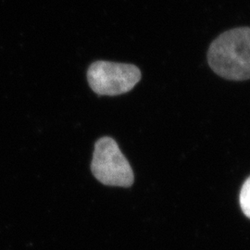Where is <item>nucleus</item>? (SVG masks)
Segmentation results:
<instances>
[{
    "mask_svg": "<svg viewBox=\"0 0 250 250\" xmlns=\"http://www.w3.org/2000/svg\"><path fill=\"white\" fill-rule=\"evenodd\" d=\"M91 170L103 185L129 188L134 183V172L116 141L110 137L100 138L95 145Z\"/></svg>",
    "mask_w": 250,
    "mask_h": 250,
    "instance_id": "f03ea898",
    "label": "nucleus"
},
{
    "mask_svg": "<svg viewBox=\"0 0 250 250\" xmlns=\"http://www.w3.org/2000/svg\"><path fill=\"white\" fill-rule=\"evenodd\" d=\"M87 80L95 93L113 97L133 89L141 80V72L133 64L101 61L90 66Z\"/></svg>",
    "mask_w": 250,
    "mask_h": 250,
    "instance_id": "7ed1b4c3",
    "label": "nucleus"
},
{
    "mask_svg": "<svg viewBox=\"0 0 250 250\" xmlns=\"http://www.w3.org/2000/svg\"><path fill=\"white\" fill-rule=\"evenodd\" d=\"M240 206L242 210L250 219V177L246 180L240 191Z\"/></svg>",
    "mask_w": 250,
    "mask_h": 250,
    "instance_id": "20e7f679",
    "label": "nucleus"
},
{
    "mask_svg": "<svg viewBox=\"0 0 250 250\" xmlns=\"http://www.w3.org/2000/svg\"><path fill=\"white\" fill-rule=\"evenodd\" d=\"M208 62L224 79H250V27L229 30L217 37L209 46Z\"/></svg>",
    "mask_w": 250,
    "mask_h": 250,
    "instance_id": "f257e3e1",
    "label": "nucleus"
}]
</instances>
